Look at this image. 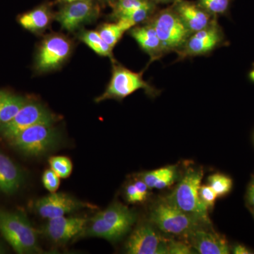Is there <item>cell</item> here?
<instances>
[{
	"label": "cell",
	"mask_w": 254,
	"mask_h": 254,
	"mask_svg": "<svg viewBox=\"0 0 254 254\" xmlns=\"http://www.w3.org/2000/svg\"><path fill=\"white\" fill-rule=\"evenodd\" d=\"M43 186L50 193H54L59 189L60 185V177L53 171L52 169L47 170L42 177Z\"/></svg>",
	"instance_id": "83f0119b"
},
{
	"label": "cell",
	"mask_w": 254,
	"mask_h": 254,
	"mask_svg": "<svg viewBox=\"0 0 254 254\" xmlns=\"http://www.w3.org/2000/svg\"><path fill=\"white\" fill-rule=\"evenodd\" d=\"M3 93H4V92L0 91V98H1V95H2Z\"/></svg>",
	"instance_id": "b9f144b4"
},
{
	"label": "cell",
	"mask_w": 254,
	"mask_h": 254,
	"mask_svg": "<svg viewBox=\"0 0 254 254\" xmlns=\"http://www.w3.org/2000/svg\"><path fill=\"white\" fill-rule=\"evenodd\" d=\"M98 32L103 41L113 49L125 33V31L120 27L118 23H105L100 26Z\"/></svg>",
	"instance_id": "603a6c76"
},
{
	"label": "cell",
	"mask_w": 254,
	"mask_h": 254,
	"mask_svg": "<svg viewBox=\"0 0 254 254\" xmlns=\"http://www.w3.org/2000/svg\"><path fill=\"white\" fill-rule=\"evenodd\" d=\"M49 164L50 169H52L60 178H67L72 173V163L67 157H51L49 159Z\"/></svg>",
	"instance_id": "d4e9b609"
},
{
	"label": "cell",
	"mask_w": 254,
	"mask_h": 254,
	"mask_svg": "<svg viewBox=\"0 0 254 254\" xmlns=\"http://www.w3.org/2000/svg\"><path fill=\"white\" fill-rule=\"evenodd\" d=\"M168 242L149 225H141L127 241L126 252L129 254H168Z\"/></svg>",
	"instance_id": "8fae6325"
},
{
	"label": "cell",
	"mask_w": 254,
	"mask_h": 254,
	"mask_svg": "<svg viewBox=\"0 0 254 254\" xmlns=\"http://www.w3.org/2000/svg\"><path fill=\"white\" fill-rule=\"evenodd\" d=\"M140 89L144 90L151 96L158 94V91L145 81L141 73L133 72L120 65H114L109 84L95 101L98 103L108 99L123 100Z\"/></svg>",
	"instance_id": "52a82bcc"
},
{
	"label": "cell",
	"mask_w": 254,
	"mask_h": 254,
	"mask_svg": "<svg viewBox=\"0 0 254 254\" xmlns=\"http://www.w3.org/2000/svg\"><path fill=\"white\" fill-rule=\"evenodd\" d=\"M6 253V250H5L4 247H3V245L0 243V254H5Z\"/></svg>",
	"instance_id": "f35d334b"
},
{
	"label": "cell",
	"mask_w": 254,
	"mask_h": 254,
	"mask_svg": "<svg viewBox=\"0 0 254 254\" xmlns=\"http://www.w3.org/2000/svg\"><path fill=\"white\" fill-rule=\"evenodd\" d=\"M199 195L200 199L207 205L208 208L213 207V205H215V200L218 198V195L214 191L210 185L200 186Z\"/></svg>",
	"instance_id": "f546056e"
},
{
	"label": "cell",
	"mask_w": 254,
	"mask_h": 254,
	"mask_svg": "<svg viewBox=\"0 0 254 254\" xmlns=\"http://www.w3.org/2000/svg\"><path fill=\"white\" fill-rule=\"evenodd\" d=\"M152 6L154 5L149 0H118L114 15L118 18L135 10Z\"/></svg>",
	"instance_id": "cb8c5ba5"
},
{
	"label": "cell",
	"mask_w": 254,
	"mask_h": 254,
	"mask_svg": "<svg viewBox=\"0 0 254 254\" xmlns=\"http://www.w3.org/2000/svg\"><path fill=\"white\" fill-rule=\"evenodd\" d=\"M98 13L92 0H81L67 3L58 13L56 19L64 29L73 32L95 19Z\"/></svg>",
	"instance_id": "4fadbf2b"
},
{
	"label": "cell",
	"mask_w": 254,
	"mask_h": 254,
	"mask_svg": "<svg viewBox=\"0 0 254 254\" xmlns=\"http://www.w3.org/2000/svg\"><path fill=\"white\" fill-rule=\"evenodd\" d=\"M80 39L100 56L113 58V48H110L100 37L98 31H83L80 34Z\"/></svg>",
	"instance_id": "44dd1931"
},
{
	"label": "cell",
	"mask_w": 254,
	"mask_h": 254,
	"mask_svg": "<svg viewBox=\"0 0 254 254\" xmlns=\"http://www.w3.org/2000/svg\"><path fill=\"white\" fill-rule=\"evenodd\" d=\"M88 220L81 218H59L49 219L43 228L45 235L55 243H64L71 240L84 230Z\"/></svg>",
	"instance_id": "5bb4252c"
},
{
	"label": "cell",
	"mask_w": 254,
	"mask_h": 254,
	"mask_svg": "<svg viewBox=\"0 0 254 254\" xmlns=\"http://www.w3.org/2000/svg\"><path fill=\"white\" fill-rule=\"evenodd\" d=\"M0 233L17 254L42 253L37 231L22 213L0 209Z\"/></svg>",
	"instance_id": "3957f363"
},
{
	"label": "cell",
	"mask_w": 254,
	"mask_h": 254,
	"mask_svg": "<svg viewBox=\"0 0 254 254\" xmlns=\"http://www.w3.org/2000/svg\"><path fill=\"white\" fill-rule=\"evenodd\" d=\"M23 170L7 155L0 152V192L12 194L22 186Z\"/></svg>",
	"instance_id": "e0dca14e"
},
{
	"label": "cell",
	"mask_w": 254,
	"mask_h": 254,
	"mask_svg": "<svg viewBox=\"0 0 254 254\" xmlns=\"http://www.w3.org/2000/svg\"><path fill=\"white\" fill-rule=\"evenodd\" d=\"M151 24L161 42L164 53L178 52L191 34L173 8L162 10Z\"/></svg>",
	"instance_id": "5b68a950"
},
{
	"label": "cell",
	"mask_w": 254,
	"mask_h": 254,
	"mask_svg": "<svg viewBox=\"0 0 254 254\" xmlns=\"http://www.w3.org/2000/svg\"><path fill=\"white\" fill-rule=\"evenodd\" d=\"M136 220L134 212L120 203H114L90 220L86 235L116 242L129 232Z\"/></svg>",
	"instance_id": "6da1fadb"
},
{
	"label": "cell",
	"mask_w": 254,
	"mask_h": 254,
	"mask_svg": "<svg viewBox=\"0 0 254 254\" xmlns=\"http://www.w3.org/2000/svg\"><path fill=\"white\" fill-rule=\"evenodd\" d=\"M173 9L190 33L206 28L215 20L212 18V15L200 7L198 4L185 0H177L175 1Z\"/></svg>",
	"instance_id": "9a60e30c"
},
{
	"label": "cell",
	"mask_w": 254,
	"mask_h": 254,
	"mask_svg": "<svg viewBox=\"0 0 254 254\" xmlns=\"http://www.w3.org/2000/svg\"><path fill=\"white\" fill-rule=\"evenodd\" d=\"M130 30V35L134 38L141 49L150 55L152 60L158 59L164 54L161 42L151 23Z\"/></svg>",
	"instance_id": "ac0fdd59"
},
{
	"label": "cell",
	"mask_w": 254,
	"mask_h": 254,
	"mask_svg": "<svg viewBox=\"0 0 254 254\" xmlns=\"http://www.w3.org/2000/svg\"><path fill=\"white\" fill-rule=\"evenodd\" d=\"M203 170L190 169L166 200L202 224H210L208 208L200 199L199 189Z\"/></svg>",
	"instance_id": "7a4b0ae2"
},
{
	"label": "cell",
	"mask_w": 254,
	"mask_h": 254,
	"mask_svg": "<svg viewBox=\"0 0 254 254\" xmlns=\"http://www.w3.org/2000/svg\"><path fill=\"white\" fill-rule=\"evenodd\" d=\"M126 197L127 201L131 203H141L143 202L141 195L137 190L133 184L128 185L126 190Z\"/></svg>",
	"instance_id": "d6a6232c"
},
{
	"label": "cell",
	"mask_w": 254,
	"mask_h": 254,
	"mask_svg": "<svg viewBox=\"0 0 254 254\" xmlns=\"http://www.w3.org/2000/svg\"><path fill=\"white\" fill-rule=\"evenodd\" d=\"M193 252L190 247L184 242L170 240L168 242V254H190Z\"/></svg>",
	"instance_id": "1f68e13d"
},
{
	"label": "cell",
	"mask_w": 254,
	"mask_h": 254,
	"mask_svg": "<svg viewBox=\"0 0 254 254\" xmlns=\"http://www.w3.org/2000/svg\"><path fill=\"white\" fill-rule=\"evenodd\" d=\"M250 78L251 81L254 82V68L250 73Z\"/></svg>",
	"instance_id": "74e56055"
},
{
	"label": "cell",
	"mask_w": 254,
	"mask_h": 254,
	"mask_svg": "<svg viewBox=\"0 0 254 254\" xmlns=\"http://www.w3.org/2000/svg\"><path fill=\"white\" fill-rule=\"evenodd\" d=\"M168 168L169 166L145 173L142 175L141 180L145 182L148 188L154 189L157 182L160 180V177L168 171Z\"/></svg>",
	"instance_id": "f1b7e54d"
},
{
	"label": "cell",
	"mask_w": 254,
	"mask_h": 254,
	"mask_svg": "<svg viewBox=\"0 0 254 254\" xmlns=\"http://www.w3.org/2000/svg\"><path fill=\"white\" fill-rule=\"evenodd\" d=\"M62 1H63L64 2L67 4V3L73 2V1H81V0H62Z\"/></svg>",
	"instance_id": "ab89813d"
},
{
	"label": "cell",
	"mask_w": 254,
	"mask_h": 254,
	"mask_svg": "<svg viewBox=\"0 0 254 254\" xmlns=\"http://www.w3.org/2000/svg\"><path fill=\"white\" fill-rule=\"evenodd\" d=\"M72 46L63 35H52L42 42L36 58L38 71L46 72L61 66L71 54Z\"/></svg>",
	"instance_id": "9c48e42d"
},
{
	"label": "cell",
	"mask_w": 254,
	"mask_h": 254,
	"mask_svg": "<svg viewBox=\"0 0 254 254\" xmlns=\"http://www.w3.org/2000/svg\"><path fill=\"white\" fill-rule=\"evenodd\" d=\"M248 198L251 204L254 205V182L251 185L249 189Z\"/></svg>",
	"instance_id": "d590c367"
},
{
	"label": "cell",
	"mask_w": 254,
	"mask_h": 254,
	"mask_svg": "<svg viewBox=\"0 0 254 254\" xmlns=\"http://www.w3.org/2000/svg\"><path fill=\"white\" fill-rule=\"evenodd\" d=\"M10 141L23 154L40 156L54 149L60 136L53 124L41 123L28 127Z\"/></svg>",
	"instance_id": "277c9868"
},
{
	"label": "cell",
	"mask_w": 254,
	"mask_h": 254,
	"mask_svg": "<svg viewBox=\"0 0 254 254\" xmlns=\"http://www.w3.org/2000/svg\"><path fill=\"white\" fill-rule=\"evenodd\" d=\"M26 103L23 97L4 92L0 98V125L11 121Z\"/></svg>",
	"instance_id": "ffe728a7"
},
{
	"label": "cell",
	"mask_w": 254,
	"mask_h": 254,
	"mask_svg": "<svg viewBox=\"0 0 254 254\" xmlns=\"http://www.w3.org/2000/svg\"><path fill=\"white\" fill-rule=\"evenodd\" d=\"M51 19V14L48 8L40 6L20 16L18 23L25 29L36 33L48 28Z\"/></svg>",
	"instance_id": "d6986e66"
},
{
	"label": "cell",
	"mask_w": 254,
	"mask_h": 254,
	"mask_svg": "<svg viewBox=\"0 0 254 254\" xmlns=\"http://www.w3.org/2000/svg\"><path fill=\"white\" fill-rule=\"evenodd\" d=\"M87 205L81 200L64 193H51L37 200L35 210L42 218L53 219L74 213Z\"/></svg>",
	"instance_id": "7c38bea8"
},
{
	"label": "cell",
	"mask_w": 254,
	"mask_h": 254,
	"mask_svg": "<svg viewBox=\"0 0 254 254\" xmlns=\"http://www.w3.org/2000/svg\"><path fill=\"white\" fill-rule=\"evenodd\" d=\"M233 253L235 254H252L247 247L243 245L235 246L233 249Z\"/></svg>",
	"instance_id": "e575fe53"
},
{
	"label": "cell",
	"mask_w": 254,
	"mask_h": 254,
	"mask_svg": "<svg viewBox=\"0 0 254 254\" xmlns=\"http://www.w3.org/2000/svg\"><path fill=\"white\" fill-rule=\"evenodd\" d=\"M55 116L43 105L26 103L9 123L0 125V136L11 140L28 127L41 123L53 124Z\"/></svg>",
	"instance_id": "ba28073f"
},
{
	"label": "cell",
	"mask_w": 254,
	"mask_h": 254,
	"mask_svg": "<svg viewBox=\"0 0 254 254\" xmlns=\"http://www.w3.org/2000/svg\"><path fill=\"white\" fill-rule=\"evenodd\" d=\"M191 245L201 254H228L230 247L224 237L211 230H203L200 227L190 232Z\"/></svg>",
	"instance_id": "2e32d148"
},
{
	"label": "cell",
	"mask_w": 254,
	"mask_h": 254,
	"mask_svg": "<svg viewBox=\"0 0 254 254\" xmlns=\"http://www.w3.org/2000/svg\"><path fill=\"white\" fill-rule=\"evenodd\" d=\"M153 9H154V6L135 10L128 14L124 15L121 17L117 18L118 20L117 23L120 25V27L123 28L125 32L128 31L135 25L145 21L152 14Z\"/></svg>",
	"instance_id": "7402d4cb"
},
{
	"label": "cell",
	"mask_w": 254,
	"mask_h": 254,
	"mask_svg": "<svg viewBox=\"0 0 254 254\" xmlns=\"http://www.w3.org/2000/svg\"><path fill=\"white\" fill-rule=\"evenodd\" d=\"M105 1H108V2H113V1H115V0H105Z\"/></svg>",
	"instance_id": "60d3db41"
},
{
	"label": "cell",
	"mask_w": 254,
	"mask_h": 254,
	"mask_svg": "<svg viewBox=\"0 0 254 254\" xmlns=\"http://www.w3.org/2000/svg\"><path fill=\"white\" fill-rule=\"evenodd\" d=\"M133 185H134L137 190H138V193L141 195L142 200H143V201H144L145 198H147V195H148V189L149 188L142 180L136 181L135 183H133Z\"/></svg>",
	"instance_id": "836d02e7"
},
{
	"label": "cell",
	"mask_w": 254,
	"mask_h": 254,
	"mask_svg": "<svg viewBox=\"0 0 254 254\" xmlns=\"http://www.w3.org/2000/svg\"><path fill=\"white\" fill-rule=\"evenodd\" d=\"M150 220L162 231L174 235H189L202 224L166 200L155 205Z\"/></svg>",
	"instance_id": "8992f818"
},
{
	"label": "cell",
	"mask_w": 254,
	"mask_h": 254,
	"mask_svg": "<svg viewBox=\"0 0 254 254\" xmlns=\"http://www.w3.org/2000/svg\"><path fill=\"white\" fill-rule=\"evenodd\" d=\"M209 185L211 187L218 196L227 194L232 187V180L230 177L222 174H214L208 177Z\"/></svg>",
	"instance_id": "484cf974"
},
{
	"label": "cell",
	"mask_w": 254,
	"mask_h": 254,
	"mask_svg": "<svg viewBox=\"0 0 254 254\" xmlns=\"http://www.w3.org/2000/svg\"><path fill=\"white\" fill-rule=\"evenodd\" d=\"M232 0H198V4L212 16L225 14Z\"/></svg>",
	"instance_id": "4316f807"
},
{
	"label": "cell",
	"mask_w": 254,
	"mask_h": 254,
	"mask_svg": "<svg viewBox=\"0 0 254 254\" xmlns=\"http://www.w3.org/2000/svg\"><path fill=\"white\" fill-rule=\"evenodd\" d=\"M223 38L221 29L214 20L206 28L191 33L177 53L180 58L205 55L220 46Z\"/></svg>",
	"instance_id": "30bf717a"
},
{
	"label": "cell",
	"mask_w": 254,
	"mask_h": 254,
	"mask_svg": "<svg viewBox=\"0 0 254 254\" xmlns=\"http://www.w3.org/2000/svg\"><path fill=\"white\" fill-rule=\"evenodd\" d=\"M175 175H176V171H175V167L169 166L168 171L160 177V180L155 185L154 189L163 190V189L166 188V187L173 185L174 181H175Z\"/></svg>",
	"instance_id": "4dcf8cb0"
},
{
	"label": "cell",
	"mask_w": 254,
	"mask_h": 254,
	"mask_svg": "<svg viewBox=\"0 0 254 254\" xmlns=\"http://www.w3.org/2000/svg\"><path fill=\"white\" fill-rule=\"evenodd\" d=\"M153 1L160 3H169L172 2V1H174V2H175L177 0H153Z\"/></svg>",
	"instance_id": "8d00e7d4"
}]
</instances>
